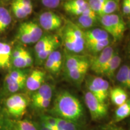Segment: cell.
I'll use <instances>...</instances> for the list:
<instances>
[{
	"instance_id": "ffe728a7",
	"label": "cell",
	"mask_w": 130,
	"mask_h": 130,
	"mask_svg": "<svg viewBox=\"0 0 130 130\" xmlns=\"http://www.w3.org/2000/svg\"><path fill=\"white\" fill-rule=\"evenodd\" d=\"M59 42L57 37L55 35H48L42 36L39 40L36 43L35 51L36 54L43 51L45 48L53 43Z\"/></svg>"
},
{
	"instance_id": "d6986e66",
	"label": "cell",
	"mask_w": 130,
	"mask_h": 130,
	"mask_svg": "<svg viewBox=\"0 0 130 130\" xmlns=\"http://www.w3.org/2000/svg\"><path fill=\"white\" fill-rule=\"evenodd\" d=\"M53 87L49 84H43L38 90L35 92L32 96V102L37 101L51 100L53 96Z\"/></svg>"
},
{
	"instance_id": "ba28073f",
	"label": "cell",
	"mask_w": 130,
	"mask_h": 130,
	"mask_svg": "<svg viewBox=\"0 0 130 130\" xmlns=\"http://www.w3.org/2000/svg\"><path fill=\"white\" fill-rule=\"evenodd\" d=\"M114 53L115 51L111 46H107L100 53L98 56L96 57L90 61L91 70L96 74L102 75Z\"/></svg>"
},
{
	"instance_id": "74e56055",
	"label": "cell",
	"mask_w": 130,
	"mask_h": 130,
	"mask_svg": "<svg viewBox=\"0 0 130 130\" xmlns=\"http://www.w3.org/2000/svg\"><path fill=\"white\" fill-rule=\"evenodd\" d=\"M37 129L38 130H51L50 128H49L44 123L40 120V123H39L38 125H37Z\"/></svg>"
},
{
	"instance_id": "f35d334b",
	"label": "cell",
	"mask_w": 130,
	"mask_h": 130,
	"mask_svg": "<svg viewBox=\"0 0 130 130\" xmlns=\"http://www.w3.org/2000/svg\"><path fill=\"white\" fill-rule=\"evenodd\" d=\"M106 130H124L122 128L118 127V126H113V127H111L108 129H106Z\"/></svg>"
},
{
	"instance_id": "83f0119b",
	"label": "cell",
	"mask_w": 130,
	"mask_h": 130,
	"mask_svg": "<svg viewBox=\"0 0 130 130\" xmlns=\"http://www.w3.org/2000/svg\"><path fill=\"white\" fill-rule=\"evenodd\" d=\"M118 9V2L117 0H106L100 15H109L113 14Z\"/></svg>"
},
{
	"instance_id": "7402d4cb",
	"label": "cell",
	"mask_w": 130,
	"mask_h": 130,
	"mask_svg": "<svg viewBox=\"0 0 130 130\" xmlns=\"http://www.w3.org/2000/svg\"><path fill=\"white\" fill-rule=\"evenodd\" d=\"M89 68V66H86L78 69L68 71H66V74L71 80H72L75 83L79 84L83 81Z\"/></svg>"
},
{
	"instance_id": "8fae6325",
	"label": "cell",
	"mask_w": 130,
	"mask_h": 130,
	"mask_svg": "<svg viewBox=\"0 0 130 130\" xmlns=\"http://www.w3.org/2000/svg\"><path fill=\"white\" fill-rule=\"evenodd\" d=\"M45 77V73L43 71L36 69L27 78L25 87L31 92H36L43 84Z\"/></svg>"
},
{
	"instance_id": "ee69618b",
	"label": "cell",
	"mask_w": 130,
	"mask_h": 130,
	"mask_svg": "<svg viewBox=\"0 0 130 130\" xmlns=\"http://www.w3.org/2000/svg\"><path fill=\"white\" fill-rule=\"evenodd\" d=\"M59 1H61V0H59Z\"/></svg>"
},
{
	"instance_id": "44dd1931",
	"label": "cell",
	"mask_w": 130,
	"mask_h": 130,
	"mask_svg": "<svg viewBox=\"0 0 130 130\" xmlns=\"http://www.w3.org/2000/svg\"><path fill=\"white\" fill-rule=\"evenodd\" d=\"M32 63L33 60L28 51L20 57L12 59V64L18 69L30 67L32 66Z\"/></svg>"
},
{
	"instance_id": "5bb4252c",
	"label": "cell",
	"mask_w": 130,
	"mask_h": 130,
	"mask_svg": "<svg viewBox=\"0 0 130 130\" xmlns=\"http://www.w3.org/2000/svg\"><path fill=\"white\" fill-rule=\"evenodd\" d=\"M65 66L66 71L86 66L90 67V61L83 56L69 54L66 56Z\"/></svg>"
},
{
	"instance_id": "f546056e",
	"label": "cell",
	"mask_w": 130,
	"mask_h": 130,
	"mask_svg": "<svg viewBox=\"0 0 130 130\" xmlns=\"http://www.w3.org/2000/svg\"><path fill=\"white\" fill-rule=\"evenodd\" d=\"M12 130H38L36 125L31 121L25 119L16 122Z\"/></svg>"
},
{
	"instance_id": "b9f144b4",
	"label": "cell",
	"mask_w": 130,
	"mask_h": 130,
	"mask_svg": "<svg viewBox=\"0 0 130 130\" xmlns=\"http://www.w3.org/2000/svg\"><path fill=\"white\" fill-rule=\"evenodd\" d=\"M124 1H125L126 2H127L130 5V0H124Z\"/></svg>"
},
{
	"instance_id": "9a60e30c",
	"label": "cell",
	"mask_w": 130,
	"mask_h": 130,
	"mask_svg": "<svg viewBox=\"0 0 130 130\" xmlns=\"http://www.w3.org/2000/svg\"><path fill=\"white\" fill-rule=\"evenodd\" d=\"M109 15L115 31V37L113 39L115 41H118L121 39L124 35L126 30L125 23L122 18L119 14L113 13Z\"/></svg>"
},
{
	"instance_id": "277c9868",
	"label": "cell",
	"mask_w": 130,
	"mask_h": 130,
	"mask_svg": "<svg viewBox=\"0 0 130 130\" xmlns=\"http://www.w3.org/2000/svg\"><path fill=\"white\" fill-rule=\"evenodd\" d=\"M28 105V98L24 94L14 93L7 99L6 107L11 116L19 118L25 113Z\"/></svg>"
},
{
	"instance_id": "30bf717a",
	"label": "cell",
	"mask_w": 130,
	"mask_h": 130,
	"mask_svg": "<svg viewBox=\"0 0 130 130\" xmlns=\"http://www.w3.org/2000/svg\"><path fill=\"white\" fill-rule=\"evenodd\" d=\"M12 12L17 18L24 19L31 14L32 5L31 0H13Z\"/></svg>"
},
{
	"instance_id": "836d02e7",
	"label": "cell",
	"mask_w": 130,
	"mask_h": 130,
	"mask_svg": "<svg viewBox=\"0 0 130 130\" xmlns=\"http://www.w3.org/2000/svg\"><path fill=\"white\" fill-rule=\"evenodd\" d=\"M106 0H89V7L96 13L97 15L100 16L102 8Z\"/></svg>"
},
{
	"instance_id": "9c48e42d",
	"label": "cell",
	"mask_w": 130,
	"mask_h": 130,
	"mask_svg": "<svg viewBox=\"0 0 130 130\" xmlns=\"http://www.w3.org/2000/svg\"><path fill=\"white\" fill-rule=\"evenodd\" d=\"M40 27L46 31L56 30L62 25L63 20L58 14L53 12H45L39 16Z\"/></svg>"
},
{
	"instance_id": "8992f818",
	"label": "cell",
	"mask_w": 130,
	"mask_h": 130,
	"mask_svg": "<svg viewBox=\"0 0 130 130\" xmlns=\"http://www.w3.org/2000/svg\"><path fill=\"white\" fill-rule=\"evenodd\" d=\"M27 74L20 69L10 71L5 78V86L8 92L15 93L25 86Z\"/></svg>"
},
{
	"instance_id": "603a6c76",
	"label": "cell",
	"mask_w": 130,
	"mask_h": 130,
	"mask_svg": "<svg viewBox=\"0 0 130 130\" xmlns=\"http://www.w3.org/2000/svg\"><path fill=\"white\" fill-rule=\"evenodd\" d=\"M130 116V99L116 108L115 113V122H118Z\"/></svg>"
},
{
	"instance_id": "8d00e7d4",
	"label": "cell",
	"mask_w": 130,
	"mask_h": 130,
	"mask_svg": "<svg viewBox=\"0 0 130 130\" xmlns=\"http://www.w3.org/2000/svg\"><path fill=\"white\" fill-rule=\"evenodd\" d=\"M122 11L124 14H126V15L130 14V5L124 0L123 1L122 3Z\"/></svg>"
},
{
	"instance_id": "f1b7e54d",
	"label": "cell",
	"mask_w": 130,
	"mask_h": 130,
	"mask_svg": "<svg viewBox=\"0 0 130 130\" xmlns=\"http://www.w3.org/2000/svg\"><path fill=\"white\" fill-rule=\"evenodd\" d=\"M110 42V39H108L100 40V41L95 42L92 44L86 45V47L88 48L89 51L92 52V53H100L107 46H109Z\"/></svg>"
},
{
	"instance_id": "d590c367",
	"label": "cell",
	"mask_w": 130,
	"mask_h": 130,
	"mask_svg": "<svg viewBox=\"0 0 130 130\" xmlns=\"http://www.w3.org/2000/svg\"><path fill=\"white\" fill-rule=\"evenodd\" d=\"M42 4L50 9H55L59 6L60 1L59 0H40Z\"/></svg>"
},
{
	"instance_id": "d4e9b609",
	"label": "cell",
	"mask_w": 130,
	"mask_h": 130,
	"mask_svg": "<svg viewBox=\"0 0 130 130\" xmlns=\"http://www.w3.org/2000/svg\"><path fill=\"white\" fill-rule=\"evenodd\" d=\"M12 22V16L9 10L0 6V33L4 31Z\"/></svg>"
},
{
	"instance_id": "52a82bcc",
	"label": "cell",
	"mask_w": 130,
	"mask_h": 130,
	"mask_svg": "<svg viewBox=\"0 0 130 130\" xmlns=\"http://www.w3.org/2000/svg\"><path fill=\"white\" fill-rule=\"evenodd\" d=\"M88 89L89 92L93 94L98 100L105 102L108 95L109 83L101 77H94L89 81Z\"/></svg>"
},
{
	"instance_id": "4fadbf2b",
	"label": "cell",
	"mask_w": 130,
	"mask_h": 130,
	"mask_svg": "<svg viewBox=\"0 0 130 130\" xmlns=\"http://www.w3.org/2000/svg\"><path fill=\"white\" fill-rule=\"evenodd\" d=\"M85 38V47L95 42L100 40L110 39V35L104 29L93 28L90 29L84 32Z\"/></svg>"
},
{
	"instance_id": "d6a6232c",
	"label": "cell",
	"mask_w": 130,
	"mask_h": 130,
	"mask_svg": "<svg viewBox=\"0 0 130 130\" xmlns=\"http://www.w3.org/2000/svg\"><path fill=\"white\" fill-rule=\"evenodd\" d=\"M87 3H88V2L86 0H69L64 3L63 7L65 10L68 12L71 10L81 7V6L86 4Z\"/></svg>"
},
{
	"instance_id": "e0dca14e",
	"label": "cell",
	"mask_w": 130,
	"mask_h": 130,
	"mask_svg": "<svg viewBox=\"0 0 130 130\" xmlns=\"http://www.w3.org/2000/svg\"><path fill=\"white\" fill-rule=\"evenodd\" d=\"M110 97L111 102L116 106H120L128 100V96L124 89L116 87L110 90Z\"/></svg>"
},
{
	"instance_id": "7bdbcfd3",
	"label": "cell",
	"mask_w": 130,
	"mask_h": 130,
	"mask_svg": "<svg viewBox=\"0 0 130 130\" xmlns=\"http://www.w3.org/2000/svg\"><path fill=\"white\" fill-rule=\"evenodd\" d=\"M129 130H130V125H129Z\"/></svg>"
},
{
	"instance_id": "ab89813d",
	"label": "cell",
	"mask_w": 130,
	"mask_h": 130,
	"mask_svg": "<svg viewBox=\"0 0 130 130\" xmlns=\"http://www.w3.org/2000/svg\"><path fill=\"white\" fill-rule=\"evenodd\" d=\"M128 89L130 90V67L129 69V72H128Z\"/></svg>"
},
{
	"instance_id": "ac0fdd59",
	"label": "cell",
	"mask_w": 130,
	"mask_h": 130,
	"mask_svg": "<svg viewBox=\"0 0 130 130\" xmlns=\"http://www.w3.org/2000/svg\"><path fill=\"white\" fill-rule=\"evenodd\" d=\"M121 58L119 55L118 53H114L111 59L108 61L102 75L106 76L109 78H113L115 76V72L121 64Z\"/></svg>"
},
{
	"instance_id": "e575fe53",
	"label": "cell",
	"mask_w": 130,
	"mask_h": 130,
	"mask_svg": "<svg viewBox=\"0 0 130 130\" xmlns=\"http://www.w3.org/2000/svg\"><path fill=\"white\" fill-rule=\"evenodd\" d=\"M51 100H44L32 102V104L35 108L38 109H45L50 106Z\"/></svg>"
},
{
	"instance_id": "3957f363",
	"label": "cell",
	"mask_w": 130,
	"mask_h": 130,
	"mask_svg": "<svg viewBox=\"0 0 130 130\" xmlns=\"http://www.w3.org/2000/svg\"><path fill=\"white\" fill-rule=\"evenodd\" d=\"M43 31L38 24L32 21L21 24L18 31V39L24 44L35 43L42 37Z\"/></svg>"
},
{
	"instance_id": "6da1fadb",
	"label": "cell",
	"mask_w": 130,
	"mask_h": 130,
	"mask_svg": "<svg viewBox=\"0 0 130 130\" xmlns=\"http://www.w3.org/2000/svg\"><path fill=\"white\" fill-rule=\"evenodd\" d=\"M51 112L56 118L79 123L84 115L80 101L66 91L57 94Z\"/></svg>"
},
{
	"instance_id": "2e32d148",
	"label": "cell",
	"mask_w": 130,
	"mask_h": 130,
	"mask_svg": "<svg viewBox=\"0 0 130 130\" xmlns=\"http://www.w3.org/2000/svg\"><path fill=\"white\" fill-rule=\"evenodd\" d=\"M12 50L10 45L0 42V69H7L12 65Z\"/></svg>"
},
{
	"instance_id": "1f68e13d",
	"label": "cell",
	"mask_w": 130,
	"mask_h": 130,
	"mask_svg": "<svg viewBox=\"0 0 130 130\" xmlns=\"http://www.w3.org/2000/svg\"><path fill=\"white\" fill-rule=\"evenodd\" d=\"M100 17V22L103 27V29L105 31L108 32L109 35H111L112 37H115V31L111 21L110 20V15H102Z\"/></svg>"
},
{
	"instance_id": "7a4b0ae2",
	"label": "cell",
	"mask_w": 130,
	"mask_h": 130,
	"mask_svg": "<svg viewBox=\"0 0 130 130\" xmlns=\"http://www.w3.org/2000/svg\"><path fill=\"white\" fill-rule=\"evenodd\" d=\"M63 41L68 51L79 54L85 48V38L83 31L77 24L68 21L63 30Z\"/></svg>"
},
{
	"instance_id": "60d3db41",
	"label": "cell",
	"mask_w": 130,
	"mask_h": 130,
	"mask_svg": "<svg viewBox=\"0 0 130 130\" xmlns=\"http://www.w3.org/2000/svg\"><path fill=\"white\" fill-rule=\"evenodd\" d=\"M2 126H3V118H2V115H1V108H0V130L2 129Z\"/></svg>"
},
{
	"instance_id": "4dcf8cb0",
	"label": "cell",
	"mask_w": 130,
	"mask_h": 130,
	"mask_svg": "<svg viewBox=\"0 0 130 130\" xmlns=\"http://www.w3.org/2000/svg\"><path fill=\"white\" fill-rule=\"evenodd\" d=\"M58 45H59V42L53 43V44L50 45V46L47 47L46 48H45V50H43V51L40 52V53L37 54H36V55L37 60L39 61V62L45 60L53 51L56 50Z\"/></svg>"
},
{
	"instance_id": "7c38bea8",
	"label": "cell",
	"mask_w": 130,
	"mask_h": 130,
	"mask_svg": "<svg viewBox=\"0 0 130 130\" xmlns=\"http://www.w3.org/2000/svg\"><path fill=\"white\" fill-rule=\"evenodd\" d=\"M62 55L58 50H55L45 60V68L52 74H57L62 66Z\"/></svg>"
},
{
	"instance_id": "484cf974",
	"label": "cell",
	"mask_w": 130,
	"mask_h": 130,
	"mask_svg": "<svg viewBox=\"0 0 130 130\" xmlns=\"http://www.w3.org/2000/svg\"><path fill=\"white\" fill-rule=\"evenodd\" d=\"M129 66L127 64H124L119 68L116 74L117 81L121 87L127 89L128 87V78Z\"/></svg>"
},
{
	"instance_id": "5b68a950",
	"label": "cell",
	"mask_w": 130,
	"mask_h": 130,
	"mask_svg": "<svg viewBox=\"0 0 130 130\" xmlns=\"http://www.w3.org/2000/svg\"><path fill=\"white\" fill-rule=\"evenodd\" d=\"M84 101L92 120L97 121L107 116L108 113V107L106 104L98 100L93 94L89 91L85 93Z\"/></svg>"
},
{
	"instance_id": "cb8c5ba5",
	"label": "cell",
	"mask_w": 130,
	"mask_h": 130,
	"mask_svg": "<svg viewBox=\"0 0 130 130\" xmlns=\"http://www.w3.org/2000/svg\"><path fill=\"white\" fill-rule=\"evenodd\" d=\"M58 130H83L82 125L76 122L67 121L57 118Z\"/></svg>"
},
{
	"instance_id": "4316f807",
	"label": "cell",
	"mask_w": 130,
	"mask_h": 130,
	"mask_svg": "<svg viewBox=\"0 0 130 130\" xmlns=\"http://www.w3.org/2000/svg\"><path fill=\"white\" fill-rule=\"evenodd\" d=\"M97 23V18L80 15L77 19V25L81 28H89L93 27Z\"/></svg>"
}]
</instances>
